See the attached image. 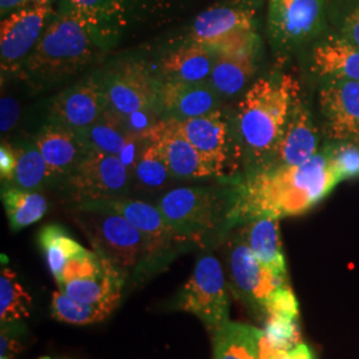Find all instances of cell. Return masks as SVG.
Masks as SVG:
<instances>
[{
	"label": "cell",
	"mask_w": 359,
	"mask_h": 359,
	"mask_svg": "<svg viewBox=\"0 0 359 359\" xmlns=\"http://www.w3.org/2000/svg\"><path fill=\"white\" fill-rule=\"evenodd\" d=\"M175 309L197 317L213 337L229 320V294L225 271L212 255L201 257L184 285Z\"/></svg>",
	"instance_id": "obj_5"
},
{
	"label": "cell",
	"mask_w": 359,
	"mask_h": 359,
	"mask_svg": "<svg viewBox=\"0 0 359 359\" xmlns=\"http://www.w3.org/2000/svg\"><path fill=\"white\" fill-rule=\"evenodd\" d=\"M28 1H34V0H0V8H1V13L11 11L13 8H19L22 6H25Z\"/></svg>",
	"instance_id": "obj_42"
},
{
	"label": "cell",
	"mask_w": 359,
	"mask_h": 359,
	"mask_svg": "<svg viewBox=\"0 0 359 359\" xmlns=\"http://www.w3.org/2000/svg\"><path fill=\"white\" fill-rule=\"evenodd\" d=\"M172 120L175 128L200 152L216 176L221 175L228 160V129L221 112Z\"/></svg>",
	"instance_id": "obj_17"
},
{
	"label": "cell",
	"mask_w": 359,
	"mask_h": 359,
	"mask_svg": "<svg viewBox=\"0 0 359 359\" xmlns=\"http://www.w3.org/2000/svg\"><path fill=\"white\" fill-rule=\"evenodd\" d=\"M81 212L87 213L83 224L97 253L126 276L152 258L147 237L128 219L109 212Z\"/></svg>",
	"instance_id": "obj_6"
},
{
	"label": "cell",
	"mask_w": 359,
	"mask_h": 359,
	"mask_svg": "<svg viewBox=\"0 0 359 359\" xmlns=\"http://www.w3.org/2000/svg\"><path fill=\"white\" fill-rule=\"evenodd\" d=\"M325 0H270V38L292 48L313 38L322 23Z\"/></svg>",
	"instance_id": "obj_12"
},
{
	"label": "cell",
	"mask_w": 359,
	"mask_h": 359,
	"mask_svg": "<svg viewBox=\"0 0 359 359\" xmlns=\"http://www.w3.org/2000/svg\"><path fill=\"white\" fill-rule=\"evenodd\" d=\"M341 182L322 149L302 165H273L245 180L231 194V225L259 217L298 216Z\"/></svg>",
	"instance_id": "obj_1"
},
{
	"label": "cell",
	"mask_w": 359,
	"mask_h": 359,
	"mask_svg": "<svg viewBox=\"0 0 359 359\" xmlns=\"http://www.w3.org/2000/svg\"><path fill=\"white\" fill-rule=\"evenodd\" d=\"M262 330L228 321L213 338V359H259Z\"/></svg>",
	"instance_id": "obj_27"
},
{
	"label": "cell",
	"mask_w": 359,
	"mask_h": 359,
	"mask_svg": "<svg viewBox=\"0 0 359 359\" xmlns=\"http://www.w3.org/2000/svg\"><path fill=\"white\" fill-rule=\"evenodd\" d=\"M15 323L1 325L0 339V359H13L22 350V345L16 330H13Z\"/></svg>",
	"instance_id": "obj_37"
},
{
	"label": "cell",
	"mask_w": 359,
	"mask_h": 359,
	"mask_svg": "<svg viewBox=\"0 0 359 359\" xmlns=\"http://www.w3.org/2000/svg\"><path fill=\"white\" fill-rule=\"evenodd\" d=\"M325 128L334 142H359V81L329 80L320 92Z\"/></svg>",
	"instance_id": "obj_14"
},
{
	"label": "cell",
	"mask_w": 359,
	"mask_h": 359,
	"mask_svg": "<svg viewBox=\"0 0 359 359\" xmlns=\"http://www.w3.org/2000/svg\"><path fill=\"white\" fill-rule=\"evenodd\" d=\"M79 209L109 212L128 219L133 226H136L147 237L152 258L160 252L165 250L170 243L180 241L176 231L161 213L160 208L142 200H129L121 197L99 200L80 204Z\"/></svg>",
	"instance_id": "obj_13"
},
{
	"label": "cell",
	"mask_w": 359,
	"mask_h": 359,
	"mask_svg": "<svg viewBox=\"0 0 359 359\" xmlns=\"http://www.w3.org/2000/svg\"><path fill=\"white\" fill-rule=\"evenodd\" d=\"M243 236L257 259L280 276H287L283 245L280 241L278 218L259 217L246 222Z\"/></svg>",
	"instance_id": "obj_24"
},
{
	"label": "cell",
	"mask_w": 359,
	"mask_h": 359,
	"mask_svg": "<svg viewBox=\"0 0 359 359\" xmlns=\"http://www.w3.org/2000/svg\"><path fill=\"white\" fill-rule=\"evenodd\" d=\"M40 359H52V358H50V357H43V358H40Z\"/></svg>",
	"instance_id": "obj_44"
},
{
	"label": "cell",
	"mask_w": 359,
	"mask_h": 359,
	"mask_svg": "<svg viewBox=\"0 0 359 359\" xmlns=\"http://www.w3.org/2000/svg\"><path fill=\"white\" fill-rule=\"evenodd\" d=\"M36 148L53 175L71 172L90 152L80 133L59 124L47 126L40 130Z\"/></svg>",
	"instance_id": "obj_20"
},
{
	"label": "cell",
	"mask_w": 359,
	"mask_h": 359,
	"mask_svg": "<svg viewBox=\"0 0 359 359\" xmlns=\"http://www.w3.org/2000/svg\"><path fill=\"white\" fill-rule=\"evenodd\" d=\"M213 52L215 62L209 83L219 95L231 96L238 93L255 74L256 48Z\"/></svg>",
	"instance_id": "obj_22"
},
{
	"label": "cell",
	"mask_w": 359,
	"mask_h": 359,
	"mask_svg": "<svg viewBox=\"0 0 359 359\" xmlns=\"http://www.w3.org/2000/svg\"><path fill=\"white\" fill-rule=\"evenodd\" d=\"M32 298L13 269L4 266L0 273V321L19 323L29 318Z\"/></svg>",
	"instance_id": "obj_32"
},
{
	"label": "cell",
	"mask_w": 359,
	"mask_h": 359,
	"mask_svg": "<svg viewBox=\"0 0 359 359\" xmlns=\"http://www.w3.org/2000/svg\"><path fill=\"white\" fill-rule=\"evenodd\" d=\"M160 99L163 107L177 120L218 111L217 92L206 81H165L160 88Z\"/></svg>",
	"instance_id": "obj_19"
},
{
	"label": "cell",
	"mask_w": 359,
	"mask_h": 359,
	"mask_svg": "<svg viewBox=\"0 0 359 359\" xmlns=\"http://www.w3.org/2000/svg\"><path fill=\"white\" fill-rule=\"evenodd\" d=\"M99 40L74 13L56 18L44 28L36 47L27 57V77L47 84L76 74L93 60Z\"/></svg>",
	"instance_id": "obj_3"
},
{
	"label": "cell",
	"mask_w": 359,
	"mask_h": 359,
	"mask_svg": "<svg viewBox=\"0 0 359 359\" xmlns=\"http://www.w3.org/2000/svg\"><path fill=\"white\" fill-rule=\"evenodd\" d=\"M341 36L359 47V4L345 15L341 27Z\"/></svg>",
	"instance_id": "obj_39"
},
{
	"label": "cell",
	"mask_w": 359,
	"mask_h": 359,
	"mask_svg": "<svg viewBox=\"0 0 359 359\" xmlns=\"http://www.w3.org/2000/svg\"><path fill=\"white\" fill-rule=\"evenodd\" d=\"M107 109L102 84L90 79L57 95L51 104V116L56 124L80 133Z\"/></svg>",
	"instance_id": "obj_16"
},
{
	"label": "cell",
	"mask_w": 359,
	"mask_h": 359,
	"mask_svg": "<svg viewBox=\"0 0 359 359\" xmlns=\"http://www.w3.org/2000/svg\"><path fill=\"white\" fill-rule=\"evenodd\" d=\"M298 86L290 76L259 79L238 107V127L248 149L256 157L274 154L298 103Z\"/></svg>",
	"instance_id": "obj_2"
},
{
	"label": "cell",
	"mask_w": 359,
	"mask_h": 359,
	"mask_svg": "<svg viewBox=\"0 0 359 359\" xmlns=\"http://www.w3.org/2000/svg\"><path fill=\"white\" fill-rule=\"evenodd\" d=\"M264 322V337L271 346L287 351L297 346L298 344H301L298 320H290L283 317H268Z\"/></svg>",
	"instance_id": "obj_36"
},
{
	"label": "cell",
	"mask_w": 359,
	"mask_h": 359,
	"mask_svg": "<svg viewBox=\"0 0 359 359\" xmlns=\"http://www.w3.org/2000/svg\"><path fill=\"white\" fill-rule=\"evenodd\" d=\"M104 96L108 108L126 117L151 111L160 90L149 72L139 63H121L104 77Z\"/></svg>",
	"instance_id": "obj_10"
},
{
	"label": "cell",
	"mask_w": 359,
	"mask_h": 359,
	"mask_svg": "<svg viewBox=\"0 0 359 359\" xmlns=\"http://www.w3.org/2000/svg\"><path fill=\"white\" fill-rule=\"evenodd\" d=\"M126 274L111 264L102 274L88 278L68 281L59 289L69 298L83 304H100L107 301H120Z\"/></svg>",
	"instance_id": "obj_26"
},
{
	"label": "cell",
	"mask_w": 359,
	"mask_h": 359,
	"mask_svg": "<svg viewBox=\"0 0 359 359\" xmlns=\"http://www.w3.org/2000/svg\"><path fill=\"white\" fill-rule=\"evenodd\" d=\"M20 115V107L13 97H1L0 102V130L8 132L16 124Z\"/></svg>",
	"instance_id": "obj_38"
},
{
	"label": "cell",
	"mask_w": 359,
	"mask_h": 359,
	"mask_svg": "<svg viewBox=\"0 0 359 359\" xmlns=\"http://www.w3.org/2000/svg\"><path fill=\"white\" fill-rule=\"evenodd\" d=\"M133 173L140 187L148 191L161 189L167 185L169 179L173 177L158 145L149 140L133 169Z\"/></svg>",
	"instance_id": "obj_33"
},
{
	"label": "cell",
	"mask_w": 359,
	"mask_h": 359,
	"mask_svg": "<svg viewBox=\"0 0 359 359\" xmlns=\"http://www.w3.org/2000/svg\"><path fill=\"white\" fill-rule=\"evenodd\" d=\"M158 145L173 177L204 179L216 176L200 152L173 126V120L160 121L142 133Z\"/></svg>",
	"instance_id": "obj_15"
},
{
	"label": "cell",
	"mask_w": 359,
	"mask_h": 359,
	"mask_svg": "<svg viewBox=\"0 0 359 359\" xmlns=\"http://www.w3.org/2000/svg\"><path fill=\"white\" fill-rule=\"evenodd\" d=\"M255 10L243 1L215 6L200 13L192 25V43L213 51L257 48Z\"/></svg>",
	"instance_id": "obj_8"
},
{
	"label": "cell",
	"mask_w": 359,
	"mask_h": 359,
	"mask_svg": "<svg viewBox=\"0 0 359 359\" xmlns=\"http://www.w3.org/2000/svg\"><path fill=\"white\" fill-rule=\"evenodd\" d=\"M132 132L123 123V117L109 108L90 127L80 132L90 151L118 156L128 142Z\"/></svg>",
	"instance_id": "obj_28"
},
{
	"label": "cell",
	"mask_w": 359,
	"mask_h": 359,
	"mask_svg": "<svg viewBox=\"0 0 359 359\" xmlns=\"http://www.w3.org/2000/svg\"><path fill=\"white\" fill-rule=\"evenodd\" d=\"M34 1H50V0H34Z\"/></svg>",
	"instance_id": "obj_43"
},
{
	"label": "cell",
	"mask_w": 359,
	"mask_h": 359,
	"mask_svg": "<svg viewBox=\"0 0 359 359\" xmlns=\"http://www.w3.org/2000/svg\"><path fill=\"white\" fill-rule=\"evenodd\" d=\"M16 156L18 164L11 181L18 185V188L34 191L53 176L47 161L36 147L22 149Z\"/></svg>",
	"instance_id": "obj_34"
},
{
	"label": "cell",
	"mask_w": 359,
	"mask_h": 359,
	"mask_svg": "<svg viewBox=\"0 0 359 359\" xmlns=\"http://www.w3.org/2000/svg\"><path fill=\"white\" fill-rule=\"evenodd\" d=\"M1 200L11 229L20 231L44 217L48 204L40 193L20 188H8L1 193Z\"/></svg>",
	"instance_id": "obj_30"
},
{
	"label": "cell",
	"mask_w": 359,
	"mask_h": 359,
	"mask_svg": "<svg viewBox=\"0 0 359 359\" xmlns=\"http://www.w3.org/2000/svg\"><path fill=\"white\" fill-rule=\"evenodd\" d=\"M311 69L327 81H359V47L341 35L323 39L311 52Z\"/></svg>",
	"instance_id": "obj_21"
},
{
	"label": "cell",
	"mask_w": 359,
	"mask_h": 359,
	"mask_svg": "<svg viewBox=\"0 0 359 359\" xmlns=\"http://www.w3.org/2000/svg\"><path fill=\"white\" fill-rule=\"evenodd\" d=\"M323 151L339 181L359 177V142H335Z\"/></svg>",
	"instance_id": "obj_35"
},
{
	"label": "cell",
	"mask_w": 359,
	"mask_h": 359,
	"mask_svg": "<svg viewBox=\"0 0 359 359\" xmlns=\"http://www.w3.org/2000/svg\"><path fill=\"white\" fill-rule=\"evenodd\" d=\"M180 241H201L225 222L231 225V196L209 188H176L157 203Z\"/></svg>",
	"instance_id": "obj_4"
},
{
	"label": "cell",
	"mask_w": 359,
	"mask_h": 359,
	"mask_svg": "<svg viewBox=\"0 0 359 359\" xmlns=\"http://www.w3.org/2000/svg\"><path fill=\"white\" fill-rule=\"evenodd\" d=\"M278 359H314V354L306 344L301 342L292 350L281 351Z\"/></svg>",
	"instance_id": "obj_41"
},
{
	"label": "cell",
	"mask_w": 359,
	"mask_h": 359,
	"mask_svg": "<svg viewBox=\"0 0 359 359\" xmlns=\"http://www.w3.org/2000/svg\"><path fill=\"white\" fill-rule=\"evenodd\" d=\"M50 13V1H32L31 6L8 15L0 26V57L3 71L16 68L38 44Z\"/></svg>",
	"instance_id": "obj_11"
},
{
	"label": "cell",
	"mask_w": 359,
	"mask_h": 359,
	"mask_svg": "<svg viewBox=\"0 0 359 359\" xmlns=\"http://www.w3.org/2000/svg\"><path fill=\"white\" fill-rule=\"evenodd\" d=\"M226 269L231 292L262 320H265L271 298L283 287L290 286L287 276L274 273L257 259L243 233L231 245Z\"/></svg>",
	"instance_id": "obj_7"
},
{
	"label": "cell",
	"mask_w": 359,
	"mask_h": 359,
	"mask_svg": "<svg viewBox=\"0 0 359 359\" xmlns=\"http://www.w3.org/2000/svg\"><path fill=\"white\" fill-rule=\"evenodd\" d=\"M38 240L55 281L60 277L65 264L72 257L86 250L84 246L79 244L59 225L44 226L39 233Z\"/></svg>",
	"instance_id": "obj_31"
},
{
	"label": "cell",
	"mask_w": 359,
	"mask_h": 359,
	"mask_svg": "<svg viewBox=\"0 0 359 359\" xmlns=\"http://www.w3.org/2000/svg\"><path fill=\"white\" fill-rule=\"evenodd\" d=\"M318 154V132L306 105L297 103L274 156L278 167L302 165Z\"/></svg>",
	"instance_id": "obj_18"
},
{
	"label": "cell",
	"mask_w": 359,
	"mask_h": 359,
	"mask_svg": "<svg viewBox=\"0 0 359 359\" xmlns=\"http://www.w3.org/2000/svg\"><path fill=\"white\" fill-rule=\"evenodd\" d=\"M137 0H69V11L97 35L111 36L124 26Z\"/></svg>",
	"instance_id": "obj_23"
},
{
	"label": "cell",
	"mask_w": 359,
	"mask_h": 359,
	"mask_svg": "<svg viewBox=\"0 0 359 359\" xmlns=\"http://www.w3.org/2000/svg\"><path fill=\"white\" fill-rule=\"evenodd\" d=\"M215 62V52L209 47L192 43L168 53L163 59L161 71L167 81L201 83L210 77Z\"/></svg>",
	"instance_id": "obj_25"
},
{
	"label": "cell",
	"mask_w": 359,
	"mask_h": 359,
	"mask_svg": "<svg viewBox=\"0 0 359 359\" xmlns=\"http://www.w3.org/2000/svg\"><path fill=\"white\" fill-rule=\"evenodd\" d=\"M18 164V156L7 144L0 147V176L3 180L13 179Z\"/></svg>",
	"instance_id": "obj_40"
},
{
	"label": "cell",
	"mask_w": 359,
	"mask_h": 359,
	"mask_svg": "<svg viewBox=\"0 0 359 359\" xmlns=\"http://www.w3.org/2000/svg\"><path fill=\"white\" fill-rule=\"evenodd\" d=\"M120 301H107L100 304H83L69 298L60 289L52 295V316L57 321L86 326L108 318Z\"/></svg>",
	"instance_id": "obj_29"
},
{
	"label": "cell",
	"mask_w": 359,
	"mask_h": 359,
	"mask_svg": "<svg viewBox=\"0 0 359 359\" xmlns=\"http://www.w3.org/2000/svg\"><path fill=\"white\" fill-rule=\"evenodd\" d=\"M129 176L118 156L90 151L69 172L68 188L80 204L118 198L128 191Z\"/></svg>",
	"instance_id": "obj_9"
}]
</instances>
